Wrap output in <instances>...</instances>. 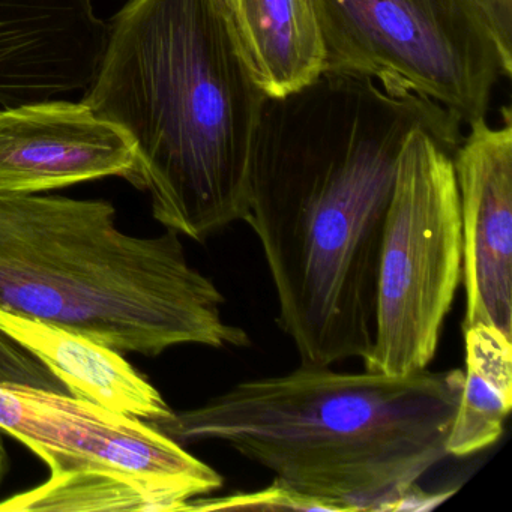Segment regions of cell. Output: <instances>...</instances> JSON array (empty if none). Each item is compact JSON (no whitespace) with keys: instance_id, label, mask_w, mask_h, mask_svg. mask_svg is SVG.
<instances>
[{"instance_id":"1","label":"cell","mask_w":512,"mask_h":512,"mask_svg":"<svg viewBox=\"0 0 512 512\" xmlns=\"http://www.w3.org/2000/svg\"><path fill=\"white\" fill-rule=\"evenodd\" d=\"M421 127L461 134L439 104L355 74L323 71L266 98L245 221L274 281L278 323L305 367L370 352L386 212L401 152Z\"/></svg>"},{"instance_id":"2","label":"cell","mask_w":512,"mask_h":512,"mask_svg":"<svg viewBox=\"0 0 512 512\" xmlns=\"http://www.w3.org/2000/svg\"><path fill=\"white\" fill-rule=\"evenodd\" d=\"M107 25L82 101L134 140L152 217L194 241L245 221L268 97L218 0H128Z\"/></svg>"},{"instance_id":"3","label":"cell","mask_w":512,"mask_h":512,"mask_svg":"<svg viewBox=\"0 0 512 512\" xmlns=\"http://www.w3.org/2000/svg\"><path fill=\"white\" fill-rule=\"evenodd\" d=\"M463 370L388 376L301 367L245 380L157 422L181 445L218 442L340 512H389L448 457Z\"/></svg>"},{"instance_id":"4","label":"cell","mask_w":512,"mask_h":512,"mask_svg":"<svg viewBox=\"0 0 512 512\" xmlns=\"http://www.w3.org/2000/svg\"><path fill=\"white\" fill-rule=\"evenodd\" d=\"M223 293L181 235L125 233L106 200L0 194V308L155 358L173 347H247Z\"/></svg>"},{"instance_id":"5","label":"cell","mask_w":512,"mask_h":512,"mask_svg":"<svg viewBox=\"0 0 512 512\" xmlns=\"http://www.w3.org/2000/svg\"><path fill=\"white\" fill-rule=\"evenodd\" d=\"M0 430L49 467L0 511H185L223 487L217 470L151 422L26 383H0Z\"/></svg>"},{"instance_id":"6","label":"cell","mask_w":512,"mask_h":512,"mask_svg":"<svg viewBox=\"0 0 512 512\" xmlns=\"http://www.w3.org/2000/svg\"><path fill=\"white\" fill-rule=\"evenodd\" d=\"M461 134L416 128L401 152L383 226L367 371L407 376L436 355L463 268L455 149Z\"/></svg>"},{"instance_id":"7","label":"cell","mask_w":512,"mask_h":512,"mask_svg":"<svg viewBox=\"0 0 512 512\" xmlns=\"http://www.w3.org/2000/svg\"><path fill=\"white\" fill-rule=\"evenodd\" d=\"M325 71L370 77L433 101L461 125L484 119L511 77L476 0H311Z\"/></svg>"},{"instance_id":"8","label":"cell","mask_w":512,"mask_h":512,"mask_svg":"<svg viewBox=\"0 0 512 512\" xmlns=\"http://www.w3.org/2000/svg\"><path fill=\"white\" fill-rule=\"evenodd\" d=\"M136 145L83 101H35L0 109V194H44L98 179L134 184Z\"/></svg>"},{"instance_id":"9","label":"cell","mask_w":512,"mask_h":512,"mask_svg":"<svg viewBox=\"0 0 512 512\" xmlns=\"http://www.w3.org/2000/svg\"><path fill=\"white\" fill-rule=\"evenodd\" d=\"M494 128L484 119L452 155L460 202L466 317L512 337V121Z\"/></svg>"},{"instance_id":"10","label":"cell","mask_w":512,"mask_h":512,"mask_svg":"<svg viewBox=\"0 0 512 512\" xmlns=\"http://www.w3.org/2000/svg\"><path fill=\"white\" fill-rule=\"evenodd\" d=\"M107 31L94 0H0V109L85 91Z\"/></svg>"},{"instance_id":"11","label":"cell","mask_w":512,"mask_h":512,"mask_svg":"<svg viewBox=\"0 0 512 512\" xmlns=\"http://www.w3.org/2000/svg\"><path fill=\"white\" fill-rule=\"evenodd\" d=\"M0 334L37 358L74 397L151 424L175 412L124 353L88 335L2 308Z\"/></svg>"},{"instance_id":"12","label":"cell","mask_w":512,"mask_h":512,"mask_svg":"<svg viewBox=\"0 0 512 512\" xmlns=\"http://www.w3.org/2000/svg\"><path fill=\"white\" fill-rule=\"evenodd\" d=\"M239 52L268 98L284 97L325 71L311 0H218Z\"/></svg>"},{"instance_id":"13","label":"cell","mask_w":512,"mask_h":512,"mask_svg":"<svg viewBox=\"0 0 512 512\" xmlns=\"http://www.w3.org/2000/svg\"><path fill=\"white\" fill-rule=\"evenodd\" d=\"M466 371L446 452L464 458L502 437L512 409V337L496 326L464 328Z\"/></svg>"},{"instance_id":"14","label":"cell","mask_w":512,"mask_h":512,"mask_svg":"<svg viewBox=\"0 0 512 512\" xmlns=\"http://www.w3.org/2000/svg\"><path fill=\"white\" fill-rule=\"evenodd\" d=\"M323 511L340 512L326 500L308 496L275 478L274 484L253 493L191 500L185 511Z\"/></svg>"},{"instance_id":"15","label":"cell","mask_w":512,"mask_h":512,"mask_svg":"<svg viewBox=\"0 0 512 512\" xmlns=\"http://www.w3.org/2000/svg\"><path fill=\"white\" fill-rule=\"evenodd\" d=\"M26 383L52 391H65L64 385L19 344L0 334V383Z\"/></svg>"},{"instance_id":"16","label":"cell","mask_w":512,"mask_h":512,"mask_svg":"<svg viewBox=\"0 0 512 512\" xmlns=\"http://www.w3.org/2000/svg\"><path fill=\"white\" fill-rule=\"evenodd\" d=\"M487 16L500 50L512 62V0H476Z\"/></svg>"},{"instance_id":"17","label":"cell","mask_w":512,"mask_h":512,"mask_svg":"<svg viewBox=\"0 0 512 512\" xmlns=\"http://www.w3.org/2000/svg\"><path fill=\"white\" fill-rule=\"evenodd\" d=\"M454 490L445 491V493H425L418 484H413L412 487L407 488L394 503H392L389 512L398 511H425V509L434 508L445 502Z\"/></svg>"},{"instance_id":"18","label":"cell","mask_w":512,"mask_h":512,"mask_svg":"<svg viewBox=\"0 0 512 512\" xmlns=\"http://www.w3.org/2000/svg\"><path fill=\"white\" fill-rule=\"evenodd\" d=\"M8 470V455L5 451V446L0 443V484L4 481L5 475Z\"/></svg>"}]
</instances>
